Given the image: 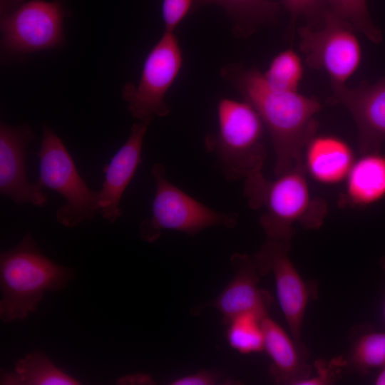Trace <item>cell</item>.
<instances>
[{"mask_svg": "<svg viewBox=\"0 0 385 385\" xmlns=\"http://www.w3.org/2000/svg\"><path fill=\"white\" fill-rule=\"evenodd\" d=\"M349 362L362 374L385 366V332L370 330L359 336L351 348Z\"/></svg>", "mask_w": 385, "mask_h": 385, "instance_id": "cell-22", "label": "cell"}, {"mask_svg": "<svg viewBox=\"0 0 385 385\" xmlns=\"http://www.w3.org/2000/svg\"><path fill=\"white\" fill-rule=\"evenodd\" d=\"M374 384L376 385H385V366H384L381 371L377 375Z\"/></svg>", "mask_w": 385, "mask_h": 385, "instance_id": "cell-28", "label": "cell"}, {"mask_svg": "<svg viewBox=\"0 0 385 385\" xmlns=\"http://www.w3.org/2000/svg\"><path fill=\"white\" fill-rule=\"evenodd\" d=\"M264 350L272 363L270 374L278 384L300 385L310 377L312 367L307 362L308 354L302 343L291 339L275 321L263 319Z\"/></svg>", "mask_w": 385, "mask_h": 385, "instance_id": "cell-15", "label": "cell"}, {"mask_svg": "<svg viewBox=\"0 0 385 385\" xmlns=\"http://www.w3.org/2000/svg\"><path fill=\"white\" fill-rule=\"evenodd\" d=\"M329 105H342L352 115L359 133L361 155L380 152L385 140V78L371 84L363 81L355 87L333 84Z\"/></svg>", "mask_w": 385, "mask_h": 385, "instance_id": "cell-11", "label": "cell"}, {"mask_svg": "<svg viewBox=\"0 0 385 385\" xmlns=\"http://www.w3.org/2000/svg\"><path fill=\"white\" fill-rule=\"evenodd\" d=\"M64 16L58 1L21 4L1 17L2 48L9 54L23 55L60 46Z\"/></svg>", "mask_w": 385, "mask_h": 385, "instance_id": "cell-9", "label": "cell"}, {"mask_svg": "<svg viewBox=\"0 0 385 385\" xmlns=\"http://www.w3.org/2000/svg\"><path fill=\"white\" fill-rule=\"evenodd\" d=\"M230 262L235 273L230 283L217 298L193 308L192 313L198 314L204 308H215L222 314L226 325L235 317L246 313L265 318L273 298L268 291L258 287L260 275L252 257L237 252L231 256Z\"/></svg>", "mask_w": 385, "mask_h": 385, "instance_id": "cell-13", "label": "cell"}, {"mask_svg": "<svg viewBox=\"0 0 385 385\" xmlns=\"http://www.w3.org/2000/svg\"><path fill=\"white\" fill-rule=\"evenodd\" d=\"M253 313L238 315L227 324V340L240 354H247L264 350L263 319Z\"/></svg>", "mask_w": 385, "mask_h": 385, "instance_id": "cell-21", "label": "cell"}, {"mask_svg": "<svg viewBox=\"0 0 385 385\" xmlns=\"http://www.w3.org/2000/svg\"><path fill=\"white\" fill-rule=\"evenodd\" d=\"M304 163L267 180L262 172L245 180L244 194L253 210L264 208L260 222L267 238L289 241L294 235L293 224L307 229H319L327 215L323 198L311 195Z\"/></svg>", "mask_w": 385, "mask_h": 385, "instance_id": "cell-2", "label": "cell"}, {"mask_svg": "<svg viewBox=\"0 0 385 385\" xmlns=\"http://www.w3.org/2000/svg\"><path fill=\"white\" fill-rule=\"evenodd\" d=\"M325 9L350 23L374 43L382 41L381 31L373 24L366 0H323Z\"/></svg>", "mask_w": 385, "mask_h": 385, "instance_id": "cell-23", "label": "cell"}, {"mask_svg": "<svg viewBox=\"0 0 385 385\" xmlns=\"http://www.w3.org/2000/svg\"><path fill=\"white\" fill-rule=\"evenodd\" d=\"M285 9L291 14L292 22L300 15L315 16L319 0H282Z\"/></svg>", "mask_w": 385, "mask_h": 385, "instance_id": "cell-26", "label": "cell"}, {"mask_svg": "<svg viewBox=\"0 0 385 385\" xmlns=\"http://www.w3.org/2000/svg\"><path fill=\"white\" fill-rule=\"evenodd\" d=\"M220 74L262 118L274 150L277 177L304 163L303 150L317 128L318 100L297 91L271 89L257 66L247 68L242 63H230L221 68Z\"/></svg>", "mask_w": 385, "mask_h": 385, "instance_id": "cell-1", "label": "cell"}, {"mask_svg": "<svg viewBox=\"0 0 385 385\" xmlns=\"http://www.w3.org/2000/svg\"><path fill=\"white\" fill-rule=\"evenodd\" d=\"M380 264L383 270L385 271V256L381 259ZM384 317H385V302H384Z\"/></svg>", "mask_w": 385, "mask_h": 385, "instance_id": "cell-29", "label": "cell"}, {"mask_svg": "<svg viewBox=\"0 0 385 385\" xmlns=\"http://www.w3.org/2000/svg\"><path fill=\"white\" fill-rule=\"evenodd\" d=\"M324 26L314 29L299 27V49L306 64L312 69L324 70L331 85L346 84L361 61V48L353 26L327 9L322 11Z\"/></svg>", "mask_w": 385, "mask_h": 385, "instance_id": "cell-8", "label": "cell"}, {"mask_svg": "<svg viewBox=\"0 0 385 385\" xmlns=\"http://www.w3.org/2000/svg\"><path fill=\"white\" fill-rule=\"evenodd\" d=\"M262 74L271 89L282 92H297L303 77L304 66L298 53L293 49L288 48L277 53Z\"/></svg>", "mask_w": 385, "mask_h": 385, "instance_id": "cell-20", "label": "cell"}, {"mask_svg": "<svg viewBox=\"0 0 385 385\" xmlns=\"http://www.w3.org/2000/svg\"><path fill=\"white\" fill-rule=\"evenodd\" d=\"M218 376L212 371L201 370L196 373L175 379L171 385H212L217 381Z\"/></svg>", "mask_w": 385, "mask_h": 385, "instance_id": "cell-27", "label": "cell"}, {"mask_svg": "<svg viewBox=\"0 0 385 385\" xmlns=\"http://www.w3.org/2000/svg\"><path fill=\"white\" fill-rule=\"evenodd\" d=\"M289 241L267 238L252 257L260 276L273 274L277 294L294 340L301 342V332L308 301L313 298V285L302 278L289 257Z\"/></svg>", "mask_w": 385, "mask_h": 385, "instance_id": "cell-10", "label": "cell"}, {"mask_svg": "<svg viewBox=\"0 0 385 385\" xmlns=\"http://www.w3.org/2000/svg\"><path fill=\"white\" fill-rule=\"evenodd\" d=\"M73 377L57 368L41 351L36 350L19 359L13 372L4 371L1 384H79Z\"/></svg>", "mask_w": 385, "mask_h": 385, "instance_id": "cell-18", "label": "cell"}, {"mask_svg": "<svg viewBox=\"0 0 385 385\" xmlns=\"http://www.w3.org/2000/svg\"><path fill=\"white\" fill-rule=\"evenodd\" d=\"M151 174L155 184L150 218L143 220L139 227L143 240L153 242L163 230H170L192 237L212 226L232 229L238 215L215 211L188 195L166 178L165 169L155 163Z\"/></svg>", "mask_w": 385, "mask_h": 385, "instance_id": "cell-5", "label": "cell"}, {"mask_svg": "<svg viewBox=\"0 0 385 385\" xmlns=\"http://www.w3.org/2000/svg\"><path fill=\"white\" fill-rule=\"evenodd\" d=\"M38 182L60 194L66 203L56 211L57 221L67 227L88 221L100 212L99 191L91 190L79 174L62 140L43 123Z\"/></svg>", "mask_w": 385, "mask_h": 385, "instance_id": "cell-6", "label": "cell"}, {"mask_svg": "<svg viewBox=\"0 0 385 385\" xmlns=\"http://www.w3.org/2000/svg\"><path fill=\"white\" fill-rule=\"evenodd\" d=\"M346 361L342 356L332 359L330 361H325L322 359L314 362L317 369V376L309 377L303 381L300 385H327L333 384L340 371L341 368L345 366Z\"/></svg>", "mask_w": 385, "mask_h": 385, "instance_id": "cell-24", "label": "cell"}, {"mask_svg": "<svg viewBox=\"0 0 385 385\" xmlns=\"http://www.w3.org/2000/svg\"><path fill=\"white\" fill-rule=\"evenodd\" d=\"M304 150L305 170L315 180L323 184L342 182L346 178L354 163L350 146L334 135H314Z\"/></svg>", "mask_w": 385, "mask_h": 385, "instance_id": "cell-16", "label": "cell"}, {"mask_svg": "<svg viewBox=\"0 0 385 385\" xmlns=\"http://www.w3.org/2000/svg\"><path fill=\"white\" fill-rule=\"evenodd\" d=\"M183 52L173 32L165 31L147 55L138 84L127 83L122 96L131 115L150 124L170 112L165 96L183 65Z\"/></svg>", "mask_w": 385, "mask_h": 385, "instance_id": "cell-7", "label": "cell"}, {"mask_svg": "<svg viewBox=\"0 0 385 385\" xmlns=\"http://www.w3.org/2000/svg\"><path fill=\"white\" fill-rule=\"evenodd\" d=\"M218 130L206 135L204 146L212 154L227 181L245 180L262 172L266 159L265 125L247 101L222 98L217 103Z\"/></svg>", "mask_w": 385, "mask_h": 385, "instance_id": "cell-4", "label": "cell"}, {"mask_svg": "<svg viewBox=\"0 0 385 385\" xmlns=\"http://www.w3.org/2000/svg\"><path fill=\"white\" fill-rule=\"evenodd\" d=\"M342 204L364 207L385 197V154H363L347 175Z\"/></svg>", "mask_w": 385, "mask_h": 385, "instance_id": "cell-17", "label": "cell"}, {"mask_svg": "<svg viewBox=\"0 0 385 385\" xmlns=\"http://www.w3.org/2000/svg\"><path fill=\"white\" fill-rule=\"evenodd\" d=\"M193 0H163L162 16L165 31L173 32L192 9Z\"/></svg>", "mask_w": 385, "mask_h": 385, "instance_id": "cell-25", "label": "cell"}, {"mask_svg": "<svg viewBox=\"0 0 385 385\" xmlns=\"http://www.w3.org/2000/svg\"><path fill=\"white\" fill-rule=\"evenodd\" d=\"M207 4H217L225 9L235 21L238 32L254 24L272 21L279 10V4L271 0H193L192 9Z\"/></svg>", "mask_w": 385, "mask_h": 385, "instance_id": "cell-19", "label": "cell"}, {"mask_svg": "<svg viewBox=\"0 0 385 385\" xmlns=\"http://www.w3.org/2000/svg\"><path fill=\"white\" fill-rule=\"evenodd\" d=\"M73 275L71 268L45 256L26 233L15 247L1 253V319L9 323L26 319L36 310L45 292L63 289Z\"/></svg>", "mask_w": 385, "mask_h": 385, "instance_id": "cell-3", "label": "cell"}, {"mask_svg": "<svg viewBox=\"0 0 385 385\" xmlns=\"http://www.w3.org/2000/svg\"><path fill=\"white\" fill-rule=\"evenodd\" d=\"M148 125L140 121L134 123L127 140L103 168L104 181L99 191V208L109 223H113L123 213L120 201L142 163V146Z\"/></svg>", "mask_w": 385, "mask_h": 385, "instance_id": "cell-14", "label": "cell"}, {"mask_svg": "<svg viewBox=\"0 0 385 385\" xmlns=\"http://www.w3.org/2000/svg\"><path fill=\"white\" fill-rule=\"evenodd\" d=\"M34 134L27 125L11 127L0 125V192L16 204L43 207L47 198L37 181L30 183L26 173L28 145Z\"/></svg>", "mask_w": 385, "mask_h": 385, "instance_id": "cell-12", "label": "cell"}]
</instances>
